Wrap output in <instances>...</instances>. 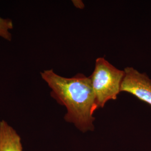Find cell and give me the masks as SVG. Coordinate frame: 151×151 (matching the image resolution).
<instances>
[{
    "label": "cell",
    "mask_w": 151,
    "mask_h": 151,
    "mask_svg": "<svg viewBox=\"0 0 151 151\" xmlns=\"http://www.w3.org/2000/svg\"><path fill=\"white\" fill-rule=\"evenodd\" d=\"M124 70L120 91L130 93L151 106V78L133 67H127Z\"/></svg>",
    "instance_id": "obj_3"
},
{
    "label": "cell",
    "mask_w": 151,
    "mask_h": 151,
    "mask_svg": "<svg viewBox=\"0 0 151 151\" xmlns=\"http://www.w3.org/2000/svg\"><path fill=\"white\" fill-rule=\"evenodd\" d=\"M14 27L10 19H3L0 17V37L10 41L12 39L10 30Z\"/></svg>",
    "instance_id": "obj_5"
},
{
    "label": "cell",
    "mask_w": 151,
    "mask_h": 151,
    "mask_svg": "<svg viewBox=\"0 0 151 151\" xmlns=\"http://www.w3.org/2000/svg\"><path fill=\"white\" fill-rule=\"evenodd\" d=\"M40 75L50 88L51 96L66 108L65 120L82 132L93 130V115L99 107L90 77L77 73L67 78L53 70H43Z\"/></svg>",
    "instance_id": "obj_1"
},
{
    "label": "cell",
    "mask_w": 151,
    "mask_h": 151,
    "mask_svg": "<svg viewBox=\"0 0 151 151\" xmlns=\"http://www.w3.org/2000/svg\"><path fill=\"white\" fill-rule=\"evenodd\" d=\"M21 138L5 121L0 122V151H22Z\"/></svg>",
    "instance_id": "obj_4"
},
{
    "label": "cell",
    "mask_w": 151,
    "mask_h": 151,
    "mask_svg": "<svg viewBox=\"0 0 151 151\" xmlns=\"http://www.w3.org/2000/svg\"><path fill=\"white\" fill-rule=\"evenodd\" d=\"M124 76V70L116 68L104 57L96 60L94 70L89 77L99 108H103L108 101L117 99Z\"/></svg>",
    "instance_id": "obj_2"
}]
</instances>
